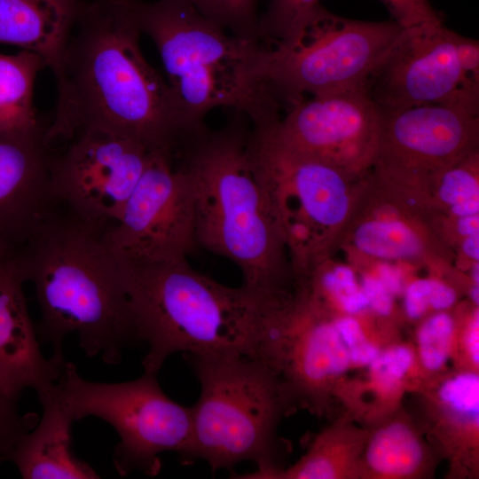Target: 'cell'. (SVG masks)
Wrapping results in <instances>:
<instances>
[{"label": "cell", "instance_id": "cell-13", "mask_svg": "<svg viewBox=\"0 0 479 479\" xmlns=\"http://www.w3.org/2000/svg\"><path fill=\"white\" fill-rule=\"evenodd\" d=\"M380 125L377 106L356 88L303 98L272 130L288 148L361 178L373 166Z\"/></svg>", "mask_w": 479, "mask_h": 479}, {"label": "cell", "instance_id": "cell-15", "mask_svg": "<svg viewBox=\"0 0 479 479\" xmlns=\"http://www.w3.org/2000/svg\"><path fill=\"white\" fill-rule=\"evenodd\" d=\"M457 34L444 23L404 28L367 79L365 89L372 101L382 109L459 107Z\"/></svg>", "mask_w": 479, "mask_h": 479}, {"label": "cell", "instance_id": "cell-17", "mask_svg": "<svg viewBox=\"0 0 479 479\" xmlns=\"http://www.w3.org/2000/svg\"><path fill=\"white\" fill-rule=\"evenodd\" d=\"M18 249L0 245V389L17 400L27 389L52 387L66 360L46 358L29 316Z\"/></svg>", "mask_w": 479, "mask_h": 479}, {"label": "cell", "instance_id": "cell-19", "mask_svg": "<svg viewBox=\"0 0 479 479\" xmlns=\"http://www.w3.org/2000/svg\"><path fill=\"white\" fill-rule=\"evenodd\" d=\"M83 0H0V43L56 63Z\"/></svg>", "mask_w": 479, "mask_h": 479}, {"label": "cell", "instance_id": "cell-9", "mask_svg": "<svg viewBox=\"0 0 479 479\" xmlns=\"http://www.w3.org/2000/svg\"><path fill=\"white\" fill-rule=\"evenodd\" d=\"M403 29L393 20H352L319 4L294 43L270 47L268 79L287 110L305 94L365 88Z\"/></svg>", "mask_w": 479, "mask_h": 479}, {"label": "cell", "instance_id": "cell-5", "mask_svg": "<svg viewBox=\"0 0 479 479\" xmlns=\"http://www.w3.org/2000/svg\"><path fill=\"white\" fill-rule=\"evenodd\" d=\"M119 260L137 341L148 347L144 373L157 374L177 352L257 355L261 297L197 271L187 258Z\"/></svg>", "mask_w": 479, "mask_h": 479}, {"label": "cell", "instance_id": "cell-23", "mask_svg": "<svg viewBox=\"0 0 479 479\" xmlns=\"http://www.w3.org/2000/svg\"><path fill=\"white\" fill-rule=\"evenodd\" d=\"M319 4V0H269L259 18L262 42L270 47L291 44Z\"/></svg>", "mask_w": 479, "mask_h": 479}, {"label": "cell", "instance_id": "cell-6", "mask_svg": "<svg viewBox=\"0 0 479 479\" xmlns=\"http://www.w3.org/2000/svg\"><path fill=\"white\" fill-rule=\"evenodd\" d=\"M191 361L200 394L181 460L202 459L214 472L252 461L257 469L237 477L269 479L278 470L276 428L287 394L280 376L256 355L199 354Z\"/></svg>", "mask_w": 479, "mask_h": 479}, {"label": "cell", "instance_id": "cell-32", "mask_svg": "<svg viewBox=\"0 0 479 479\" xmlns=\"http://www.w3.org/2000/svg\"><path fill=\"white\" fill-rule=\"evenodd\" d=\"M404 28L443 23L440 13L429 0H380Z\"/></svg>", "mask_w": 479, "mask_h": 479}, {"label": "cell", "instance_id": "cell-14", "mask_svg": "<svg viewBox=\"0 0 479 479\" xmlns=\"http://www.w3.org/2000/svg\"><path fill=\"white\" fill-rule=\"evenodd\" d=\"M341 240L358 254L385 261L449 263L452 258L422 197L373 169L363 178Z\"/></svg>", "mask_w": 479, "mask_h": 479}, {"label": "cell", "instance_id": "cell-31", "mask_svg": "<svg viewBox=\"0 0 479 479\" xmlns=\"http://www.w3.org/2000/svg\"><path fill=\"white\" fill-rule=\"evenodd\" d=\"M333 322L348 349L351 365L368 366L381 349L367 338L360 322L351 315L342 317Z\"/></svg>", "mask_w": 479, "mask_h": 479}, {"label": "cell", "instance_id": "cell-7", "mask_svg": "<svg viewBox=\"0 0 479 479\" xmlns=\"http://www.w3.org/2000/svg\"><path fill=\"white\" fill-rule=\"evenodd\" d=\"M274 124L252 126L247 151L264 187L294 274L301 277L327 260L339 245L363 177L353 178L288 148L275 136Z\"/></svg>", "mask_w": 479, "mask_h": 479}, {"label": "cell", "instance_id": "cell-20", "mask_svg": "<svg viewBox=\"0 0 479 479\" xmlns=\"http://www.w3.org/2000/svg\"><path fill=\"white\" fill-rule=\"evenodd\" d=\"M46 67L41 56L29 51L0 54V132L28 133L47 128L33 102L35 77Z\"/></svg>", "mask_w": 479, "mask_h": 479}, {"label": "cell", "instance_id": "cell-24", "mask_svg": "<svg viewBox=\"0 0 479 479\" xmlns=\"http://www.w3.org/2000/svg\"><path fill=\"white\" fill-rule=\"evenodd\" d=\"M185 1L227 32L240 38L262 42L259 33V0Z\"/></svg>", "mask_w": 479, "mask_h": 479}, {"label": "cell", "instance_id": "cell-34", "mask_svg": "<svg viewBox=\"0 0 479 479\" xmlns=\"http://www.w3.org/2000/svg\"><path fill=\"white\" fill-rule=\"evenodd\" d=\"M360 287L366 295L369 308L380 316H388L390 314L394 295L376 276H365L362 279Z\"/></svg>", "mask_w": 479, "mask_h": 479}, {"label": "cell", "instance_id": "cell-2", "mask_svg": "<svg viewBox=\"0 0 479 479\" xmlns=\"http://www.w3.org/2000/svg\"><path fill=\"white\" fill-rule=\"evenodd\" d=\"M57 206L19 248L40 308L38 337L64 360L63 342L76 334L89 357L118 363L137 341L119 258L107 231Z\"/></svg>", "mask_w": 479, "mask_h": 479}, {"label": "cell", "instance_id": "cell-12", "mask_svg": "<svg viewBox=\"0 0 479 479\" xmlns=\"http://www.w3.org/2000/svg\"><path fill=\"white\" fill-rule=\"evenodd\" d=\"M373 169L418 192L438 172L478 150L479 114L446 105L378 108Z\"/></svg>", "mask_w": 479, "mask_h": 479}, {"label": "cell", "instance_id": "cell-37", "mask_svg": "<svg viewBox=\"0 0 479 479\" xmlns=\"http://www.w3.org/2000/svg\"><path fill=\"white\" fill-rule=\"evenodd\" d=\"M460 251L471 261H478V233L469 235L460 240Z\"/></svg>", "mask_w": 479, "mask_h": 479}, {"label": "cell", "instance_id": "cell-21", "mask_svg": "<svg viewBox=\"0 0 479 479\" xmlns=\"http://www.w3.org/2000/svg\"><path fill=\"white\" fill-rule=\"evenodd\" d=\"M479 151L434 176L420 193L438 216L461 217L479 213Z\"/></svg>", "mask_w": 479, "mask_h": 479}, {"label": "cell", "instance_id": "cell-36", "mask_svg": "<svg viewBox=\"0 0 479 479\" xmlns=\"http://www.w3.org/2000/svg\"><path fill=\"white\" fill-rule=\"evenodd\" d=\"M376 277L393 295L403 290L402 276L395 267L382 264Z\"/></svg>", "mask_w": 479, "mask_h": 479}, {"label": "cell", "instance_id": "cell-18", "mask_svg": "<svg viewBox=\"0 0 479 479\" xmlns=\"http://www.w3.org/2000/svg\"><path fill=\"white\" fill-rule=\"evenodd\" d=\"M43 414L29 432L20 436L6 460L16 464L25 479H98L100 476L72 451L73 419L53 386L37 393Z\"/></svg>", "mask_w": 479, "mask_h": 479}, {"label": "cell", "instance_id": "cell-26", "mask_svg": "<svg viewBox=\"0 0 479 479\" xmlns=\"http://www.w3.org/2000/svg\"><path fill=\"white\" fill-rule=\"evenodd\" d=\"M455 332L454 318L445 310L436 311L420 325L417 349L426 370L436 372L446 365L452 351Z\"/></svg>", "mask_w": 479, "mask_h": 479}, {"label": "cell", "instance_id": "cell-30", "mask_svg": "<svg viewBox=\"0 0 479 479\" xmlns=\"http://www.w3.org/2000/svg\"><path fill=\"white\" fill-rule=\"evenodd\" d=\"M15 402L0 389V463L5 461L18 438L39 420L35 413L20 414Z\"/></svg>", "mask_w": 479, "mask_h": 479}, {"label": "cell", "instance_id": "cell-11", "mask_svg": "<svg viewBox=\"0 0 479 479\" xmlns=\"http://www.w3.org/2000/svg\"><path fill=\"white\" fill-rule=\"evenodd\" d=\"M107 240L118 258L132 262L187 258L198 247L192 180L170 155L151 153Z\"/></svg>", "mask_w": 479, "mask_h": 479}, {"label": "cell", "instance_id": "cell-1", "mask_svg": "<svg viewBox=\"0 0 479 479\" xmlns=\"http://www.w3.org/2000/svg\"><path fill=\"white\" fill-rule=\"evenodd\" d=\"M141 35L133 0L82 1L51 68L57 105L49 144L101 130L173 157L189 131L167 80L142 54Z\"/></svg>", "mask_w": 479, "mask_h": 479}, {"label": "cell", "instance_id": "cell-28", "mask_svg": "<svg viewBox=\"0 0 479 479\" xmlns=\"http://www.w3.org/2000/svg\"><path fill=\"white\" fill-rule=\"evenodd\" d=\"M459 86L457 106L479 114V42L457 34Z\"/></svg>", "mask_w": 479, "mask_h": 479}, {"label": "cell", "instance_id": "cell-35", "mask_svg": "<svg viewBox=\"0 0 479 479\" xmlns=\"http://www.w3.org/2000/svg\"><path fill=\"white\" fill-rule=\"evenodd\" d=\"M464 346L473 364L479 363V318L478 311L472 315L464 333Z\"/></svg>", "mask_w": 479, "mask_h": 479}, {"label": "cell", "instance_id": "cell-10", "mask_svg": "<svg viewBox=\"0 0 479 479\" xmlns=\"http://www.w3.org/2000/svg\"><path fill=\"white\" fill-rule=\"evenodd\" d=\"M51 153L49 188L55 205L90 223L112 226L150 157L142 144L101 130L81 132Z\"/></svg>", "mask_w": 479, "mask_h": 479}, {"label": "cell", "instance_id": "cell-22", "mask_svg": "<svg viewBox=\"0 0 479 479\" xmlns=\"http://www.w3.org/2000/svg\"><path fill=\"white\" fill-rule=\"evenodd\" d=\"M424 451L414 431L403 422L381 428L371 438L365 460L369 468L384 477H405L421 466Z\"/></svg>", "mask_w": 479, "mask_h": 479}, {"label": "cell", "instance_id": "cell-27", "mask_svg": "<svg viewBox=\"0 0 479 479\" xmlns=\"http://www.w3.org/2000/svg\"><path fill=\"white\" fill-rule=\"evenodd\" d=\"M442 405L454 419L463 424L478 427L479 376L463 372L446 379L438 389Z\"/></svg>", "mask_w": 479, "mask_h": 479}, {"label": "cell", "instance_id": "cell-3", "mask_svg": "<svg viewBox=\"0 0 479 479\" xmlns=\"http://www.w3.org/2000/svg\"><path fill=\"white\" fill-rule=\"evenodd\" d=\"M247 122L244 114L232 112L219 130L203 125L185 136L173 160L192 180L198 247L235 263L243 287L271 298L287 291L294 274L247 154Z\"/></svg>", "mask_w": 479, "mask_h": 479}, {"label": "cell", "instance_id": "cell-8", "mask_svg": "<svg viewBox=\"0 0 479 479\" xmlns=\"http://www.w3.org/2000/svg\"><path fill=\"white\" fill-rule=\"evenodd\" d=\"M156 376L144 373L123 382H94L66 361L53 385L74 421L94 416L115 429L120 442L113 460L121 476L136 471L155 476L161 468V454L175 452L182 459L189 447L191 407L169 397Z\"/></svg>", "mask_w": 479, "mask_h": 479}, {"label": "cell", "instance_id": "cell-4", "mask_svg": "<svg viewBox=\"0 0 479 479\" xmlns=\"http://www.w3.org/2000/svg\"><path fill=\"white\" fill-rule=\"evenodd\" d=\"M133 7L189 131L205 125L217 107L244 114L252 126L281 119L285 106L267 75L269 45L227 32L185 0H133Z\"/></svg>", "mask_w": 479, "mask_h": 479}, {"label": "cell", "instance_id": "cell-33", "mask_svg": "<svg viewBox=\"0 0 479 479\" xmlns=\"http://www.w3.org/2000/svg\"><path fill=\"white\" fill-rule=\"evenodd\" d=\"M434 279H421L410 283L404 291V309L408 318L418 319L432 309Z\"/></svg>", "mask_w": 479, "mask_h": 479}, {"label": "cell", "instance_id": "cell-25", "mask_svg": "<svg viewBox=\"0 0 479 479\" xmlns=\"http://www.w3.org/2000/svg\"><path fill=\"white\" fill-rule=\"evenodd\" d=\"M316 289L330 295L348 315L360 313L369 308L368 300L358 286L354 272L348 267H327L325 261L303 277Z\"/></svg>", "mask_w": 479, "mask_h": 479}, {"label": "cell", "instance_id": "cell-29", "mask_svg": "<svg viewBox=\"0 0 479 479\" xmlns=\"http://www.w3.org/2000/svg\"><path fill=\"white\" fill-rule=\"evenodd\" d=\"M414 360L413 351L405 345H395L381 350L368 365L372 383L382 392L395 389L409 373Z\"/></svg>", "mask_w": 479, "mask_h": 479}, {"label": "cell", "instance_id": "cell-16", "mask_svg": "<svg viewBox=\"0 0 479 479\" xmlns=\"http://www.w3.org/2000/svg\"><path fill=\"white\" fill-rule=\"evenodd\" d=\"M47 129V128H46ZM46 129L0 132V245L20 248L54 208Z\"/></svg>", "mask_w": 479, "mask_h": 479}]
</instances>
